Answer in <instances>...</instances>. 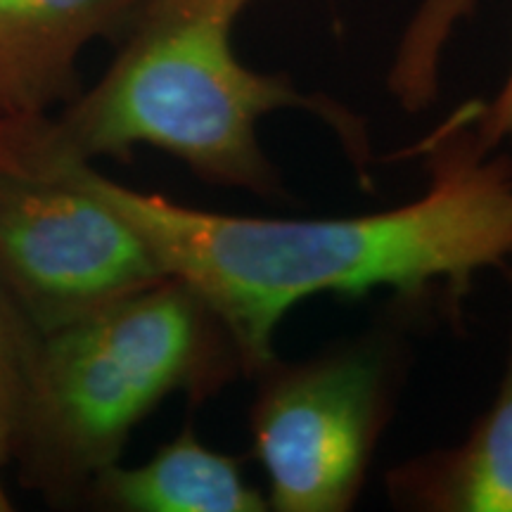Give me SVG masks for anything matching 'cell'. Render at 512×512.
I'll return each mask as SVG.
<instances>
[{
	"instance_id": "obj_2",
	"label": "cell",
	"mask_w": 512,
	"mask_h": 512,
	"mask_svg": "<svg viewBox=\"0 0 512 512\" xmlns=\"http://www.w3.org/2000/svg\"><path fill=\"white\" fill-rule=\"evenodd\" d=\"M249 3L150 0L105 76L53 117L60 145L88 162H128L136 147H157L204 183L280 197L283 178L261 147L259 121L302 110L332 128L368 181L366 121L325 95L302 93L285 74L254 72L238 60L233 27Z\"/></svg>"
},
{
	"instance_id": "obj_8",
	"label": "cell",
	"mask_w": 512,
	"mask_h": 512,
	"mask_svg": "<svg viewBox=\"0 0 512 512\" xmlns=\"http://www.w3.org/2000/svg\"><path fill=\"white\" fill-rule=\"evenodd\" d=\"M86 501L119 512H266L268 496L242 475L238 458L209 448L188 425L138 467H107Z\"/></svg>"
},
{
	"instance_id": "obj_7",
	"label": "cell",
	"mask_w": 512,
	"mask_h": 512,
	"mask_svg": "<svg viewBox=\"0 0 512 512\" xmlns=\"http://www.w3.org/2000/svg\"><path fill=\"white\" fill-rule=\"evenodd\" d=\"M396 508L418 512H512V342L494 403L458 446L394 467Z\"/></svg>"
},
{
	"instance_id": "obj_3",
	"label": "cell",
	"mask_w": 512,
	"mask_h": 512,
	"mask_svg": "<svg viewBox=\"0 0 512 512\" xmlns=\"http://www.w3.org/2000/svg\"><path fill=\"white\" fill-rule=\"evenodd\" d=\"M247 375L219 313L166 278L43 332L19 420L17 477L48 503L86 501L100 472L174 394L202 403Z\"/></svg>"
},
{
	"instance_id": "obj_4",
	"label": "cell",
	"mask_w": 512,
	"mask_h": 512,
	"mask_svg": "<svg viewBox=\"0 0 512 512\" xmlns=\"http://www.w3.org/2000/svg\"><path fill=\"white\" fill-rule=\"evenodd\" d=\"M0 275L41 332L166 278L136 230L72 176L50 114L0 119Z\"/></svg>"
},
{
	"instance_id": "obj_5",
	"label": "cell",
	"mask_w": 512,
	"mask_h": 512,
	"mask_svg": "<svg viewBox=\"0 0 512 512\" xmlns=\"http://www.w3.org/2000/svg\"><path fill=\"white\" fill-rule=\"evenodd\" d=\"M403 347L370 332L306 361L271 358L252 375V453L278 512H347L392 418Z\"/></svg>"
},
{
	"instance_id": "obj_9",
	"label": "cell",
	"mask_w": 512,
	"mask_h": 512,
	"mask_svg": "<svg viewBox=\"0 0 512 512\" xmlns=\"http://www.w3.org/2000/svg\"><path fill=\"white\" fill-rule=\"evenodd\" d=\"M475 8V0H422L389 72V91L408 112L425 110L437 98L441 53L451 31Z\"/></svg>"
},
{
	"instance_id": "obj_1",
	"label": "cell",
	"mask_w": 512,
	"mask_h": 512,
	"mask_svg": "<svg viewBox=\"0 0 512 512\" xmlns=\"http://www.w3.org/2000/svg\"><path fill=\"white\" fill-rule=\"evenodd\" d=\"M472 102L413 147L430 188L377 214L339 219H261L204 211L126 188L62 147L76 181L138 233L164 275L190 285L219 313L247 375L275 358L280 320L318 294L389 290L422 304L444 294L453 309L484 268L512 256V157L484 152Z\"/></svg>"
},
{
	"instance_id": "obj_6",
	"label": "cell",
	"mask_w": 512,
	"mask_h": 512,
	"mask_svg": "<svg viewBox=\"0 0 512 512\" xmlns=\"http://www.w3.org/2000/svg\"><path fill=\"white\" fill-rule=\"evenodd\" d=\"M150 0H0V119L50 114L79 88L81 50L124 43Z\"/></svg>"
},
{
	"instance_id": "obj_10",
	"label": "cell",
	"mask_w": 512,
	"mask_h": 512,
	"mask_svg": "<svg viewBox=\"0 0 512 512\" xmlns=\"http://www.w3.org/2000/svg\"><path fill=\"white\" fill-rule=\"evenodd\" d=\"M43 332L0 275V512L10 510L3 470L12 460Z\"/></svg>"
},
{
	"instance_id": "obj_12",
	"label": "cell",
	"mask_w": 512,
	"mask_h": 512,
	"mask_svg": "<svg viewBox=\"0 0 512 512\" xmlns=\"http://www.w3.org/2000/svg\"><path fill=\"white\" fill-rule=\"evenodd\" d=\"M503 268H505V275H508V280H510V285H512V256H510V264H505Z\"/></svg>"
},
{
	"instance_id": "obj_11",
	"label": "cell",
	"mask_w": 512,
	"mask_h": 512,
	"mask_svg": "<svg viewBox=\"0 0 512 512\" xmlns=\"http://www.w3.org/2000/svg\"><path fill=\"white\" fill-rule=\"evenodd\" d=\"M470 124L484 152H498L503 145H512V67L494 100L475 102Z\"/></svg>"
}]
</instances>
